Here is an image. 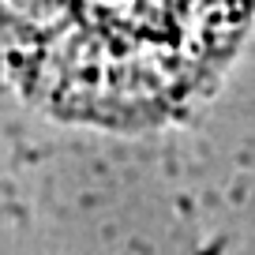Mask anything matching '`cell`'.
I'll use <instances>...</instances> for the list:
<instances>
[{
    "label": "cell",
    "mask_w": 255,
    "mask_h": 255,
    "mask_svg": "<svg viewBox=\"0 0 255 255\" xmlns=\"http://www.w3.org/2000/svg\"><path fill=\"white\" fill-rule=\"evenodd\" d=\"M252 0H0V41L34 98L94 124H150L229 60Z\"/></svg>",
    "instance_id": "1"
}]
</instances>
